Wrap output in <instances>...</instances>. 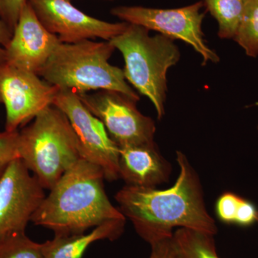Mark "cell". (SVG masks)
Masks as SVG:
<instances>
[{"instance_id": "cell-21", "label": "cell", "mask_w": 258, "mask_h": 258, "mask_svg": "<svg viewBox=\"0 0 258 258\" xmlns=\"http://www.w3.org/2000/svg\"><path fill=\"white\" fill-rule=\"evenodd\" d=\"M28 0H0V18L14 32L20 15Z\"/></svg>"}, {"instance_id": "cell-6", "label": "cell", "mask_w": 258, "mask_h": 258, "mask_svg": "<svg viewBox=\"0 0 258 258\" xmlns=\"http://www.w3.org/2000/svg\"><path fill=\"white\" fill-rule=\"evenodd\" d=\"M203 1L176 9H154L139 6H120L111 13L125 23L160 32L172 40H180L193 47L203 57V64L209 61L217 63L220 57L208 47L204 39L202 24L206 12Z\"/></svg>"}, {"instance_id": "cell-17", "label": "cell", "mask_w": 258, "mask_h": 258, "mask_svg": "<svg viewBox=\"0 0 258 258\" xmlns=\"http://www.w3.org/2000/svg\"><path fill=\"white\" fill-rule=\"evenodd\" d=\"M247 55L258 56V0H245L243 16L234 39Z\"/></svg>"}, {"instance_id": "cell-25", "label": "cell", "mask_w": 258, "mask_h": 258, "mask_svg": "<svg viewBox=\"0 0 258 258\" xmlns=\"http://www.w3.org/2000/svg\"><path fill=\"white\" fill-rule=\"evenodd\" d=\"M257 222H258V211H257Z\"/></svg>"}, {"instance_id": "cell-22", "label": "cell", "mask_w": 258, "mask_h": 258, "mask_svg": "<svg viewBox=\"0 0 258 258\" xmlns=\"http://www.w3.org/2000/svg\"><path fill=\"white\" fill-rule=\"evenodd\" d=\"M257 211L253 203L242 198L236 215L235 225L241 227L253 225L257 222Z\"/></svg>"}, {"instance_id": "cell-7", "label": "cell", "mask_w": 258, "mask_h": 258, "mask_svg": "<svg viewBox=\"0 0 258 258\" xmlns=\"http://www.w3.org/2000/svg\"><path fill=\"white\" fill-rule=\"evenodd\" d=\"M52 105L69 118L79 140L82 159L99 166L108 181L118 179L119 147L101 120L84 106L79 95L60 90Z\"/></svg>"}, {"instance_id": "cell-15", "label": "cell", "mask_w": 258, "mask_h": 258, "mask_svg": "<svg viewBox=\"0 0 258 258\" xmlns=\"http://www.w3.org/2000/svg\"><path fill=\"white\" fill-rule=\"evenodd\" d=\"M214 236L190 229H177L173 235L177 258H220Z\"/></svg>"}, {"instance_id": "cell-3", "label": "cell", "mask_w": 258, "mask_h": 258, "mask_svg": "<svg viewBox=\"0 0 258 258\" xmlns=\"http://www.w3.org/2000/svg\"><path fill=\"white\" fill-rule=\"evenodd\" d=\"M115 50L110 41L61 42L38 76L60 90L79 95L106 90L138 102L139 95L126 82L123 70L109 63Z\"/></svg>"}, {"instance_id": "cell-4", "label": "cell", "mask_w": 258, "mask_h": 258, "mask_svg": "<svg viewBox=\"0 0 258 258\" xmlns=\"http://www.w3.org/2000/svg\"><path fill=\"white\" fill-rule=\"evenodd\" d=\"M18 155L42 187L48 190L82 159L69 118L53 105L19 132Z\"/></svg>"}, {"instance_id": "cell-10", "label": "cell", "mask_w": 258, "mask_h": 258, "mask_svg": "<svg viewBox=\"0 0 258 258\" xmlns=\"http://www.w3.org/2000/svg\"><path fill=\"white\" fill-rule=\"evenodd\" d=\"M44 188L21 159H15L0 177V238L25 232L45 198Z\"/></svg>"}, {"instance_id": "cell-14", "label": "cell", "mask_w": 258, "mask_h": 258, "mask_svg": "<svg viewBox=\"0 0 258 258\" xmlns=\"http://www.w3.org/2000/svg\"><path fill=\"white\" fill-rule=\"evenodd\" d=\"M126 220L107 222L90 232L71 235H55L42 243L43 258H83L88 247L100 240H115L124 230Z\"/></svg>"}, {"instance_id": "cell-13", "label": "cell", "mask_w": 258, "mask_h": 258, "mask_svg": "<svg viewBox=\"0 0 258 258\" xmlns=\"http://www.w3.org/2000/svg\"><path fill=\"white\" fill-rule=\"evenodd\" d=\"M170 164L159 152L155 142L119 147L118 175L125 185L157 188L169 181Z\"/></svg>"}, {"instance_id": "cell-18", "label": "cell", "mask_w": 258, "mask_h": 258, "mask_svg": "<svg viewBox=\"0 0 258 258\" xmlns=\"http://www.w3.org/2000/svg\"><path fill=\"white\" fill-rule=\"evenodd\" d=\"M0 258H43L42 243L31 240L25 232L0 238Z\"/></svg>"}, {"instance_id": "cell-20", "label": "cell", "mask_w": 258, "mask_h": 258, "mask_svg": "<svg viewBox=\"0 0 258 258\" xmlns=\"http://www.w3.org/2000/svg\"><path fill=\"white\" fill-rule=\"evenodd\" d=\"M242 198L232 192H225L217 200L216 212L220 221L235 225L236 215Z\"/></svg>"}, {"instance_id": "cell-16", "label": "cell", "mask_w": 258, "mask_h": 258, "mask_svg": "<svg viewBox=\"0 0 258 258\" xmlns=\"http://www.w3.org/2000/svg\"><path fill=\"white\" fill-rule=\"evenodd\" d=\"M207 12L218 23V36L234 40L243 16L245 0H204Z\"/></svg>"}, {"instance_id": "cell-1", "label": "cell", "mask_w": 258, "mask_h": 258, "mask_svg": "<svg viewBox=\"0 0 258 258\" xmlns=\"http://www.w3.org/2000/svg\"><path fill=\"white\" fill-rule=\"evenodd\" d=\"M176 161L179 175L170 188L125 185L115 196L118 210L150 245L172 237L175 228L217 233L216 223L205 205L198 173L182 152H176Z\"/></svg>"}, {"instance_id": "cell-19", "label": "cell", "mask_w": 258, "mask_h": 258, "mask_svg": "<svg viewBox=\"0 0 258 258\" xmlns=\"http://www.w3.org/2000/svg\"><path fill=\"white\" fill-rule=\"evenodd\" d=\"M19 131L0 132V177L12 161L19 158Z\"/></svg>"}, {"instance_id": "cell-24", "label": "cell", "mask_w": 258, "mask_h": 258, "mask_svg": "<svg viewBox=\"0 0 258 258\" xmlns=\"http://www.w3.org/2000/svg\"><path fill=\"white\" fill-rule=\"evenodd\" d=\"M13 32L8 25L0 18V64L5 62L6 48L9 45Z\"/></svg>"}, {"instance_id": "cell-9", "label": "cell", "mask_w": 258, "mask_h": 258, "mask_svg": "<svg viewBox=\"0 0 258 258\" xmlns=\"http://www.w3.org/2000/svg\"><path fill=\"white\" fill-rule=\"evenodd\" d=\"M58 88L38 75L4 62L0 64V103L6 110L5 130L17 132L52 106Z\"/></svg>"}, {"instance_id": "cell-5", "label": "cell", "mask_w": 258, "mask_h": 258, "mask_svg": "<svg viewBox=\"0 0 258 258\" xmlns=\"http://www.w3.org/2000/svg\"><path fill=\"white\" fill-rule=\"evenodd\" d=\"M109 41L123 55L125 80L152 101L161 120L165 113L166 75L180 59L174 40L161 34L150 36L148 29L128 23L124 32Z\"/></svg>"}, {"instance_id": "cell-23", "label": "cell", "mask_w": 258, "mask_h": 258, "mask_svg": "<svg viewBox=\"0 0 258 258\" xmlns=\"http://www.w3.org/2000/svg\"><path fill=\"white\" fill-rule=\"evenodd\" d=\"M149 258H177L173 237L152 244Z\"/></svg>"}, {"instance_id": "cell-11", "label": "cell", "mask_w": 258, "mask_h": 258, "mask_svg": "<svg viewBox=\"0 0 258 258\" xmlns=\"http://www.w3.org/2000/svg\"><path fill=\"white\" fill-rule=\"evenodd\" d=\"M44 27L63 43L91 39L109 41L124 32L128 23H112L85 14L71 0H28Z\"/></svg>"}, {"instance_id": "cell-12", "label": "cell", "mask_w": 258, "mask_h": 258, "mask_svg": "<svg viewBox=\"0 0 258 258\" xmlns=\"http://www.w3.org/2000/svg\"><path fill=\"white\" fill-rule=\"evenodd\" d=\"M60 43L58 37L40 23L28 2L7 47L5 62L38 75Z\"/></svg>"}, {"instance_id": "cell-2", "label": "cell", "mask_w": 258, "mask_h": 258, "mask_svg": "<svg viewBox=\"0 0 258 258\" xmlns=\"http://www.w3.org/2000/svg\"><path fill=\"white\" fill-rule=\"evenodd\" d=\"M105 179L99 166L80 159L45 195L31 222L55 235H71L112 220H126L107 196Z\"/></svg>"}, {"instance_id": "cell-8", "label": "cell", "mask_w": 258, "mask_h": 258, "mask_svg": "<svg viewBox=\"0 0 258 258\" xmlns=\"http://www.w3.org/2000/svg\"><path fill=\"white\" fill-rule=\"evenodd\" d=\"M79 96L84 106L103 123L118 147L154 142L155 123L137 109V102L122 93L106 90Z\"/></svg>"}]
</instances>
